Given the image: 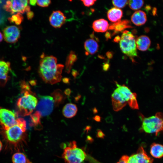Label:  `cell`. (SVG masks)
<instances>
[{
	"label": "cell",
	"mask_w": 163,
	"mask_h": 163,
	"mask_svg": "<svg viewBox=\"0 0 163 163\" xmlns=\"http://www.w3.org/2000/svg\"><path fill=\"white\" fill-rule=\"evenodd\" d=\"M63 65L57 64L56 58L53 56H46L43 53L40 56L38 73L46 83L54 84L59 82Z\"/></svg>",
	"instance_id": "1"
},
{
	"label": "cell",
	"mask_w": 163,
	"mask_h": 163,
	"mask_svg": "<svg viewBox=\"0 0 163 163\" xmlns=\"http://www.w3.org/2000/svg\"><path fill=\"white\" fill-rule=\"evenodd\" d=\"M86 156L85 152L77 147L74 141L70 142L64 148L62 155L65 163H82Z\"/></svg>",
	"instance_id": "2"
},
{
	"label": "cell",
	"mask_w": 163,
	"mask_h": 163,
	"mask_svg": "<svg viewBox=\"0 0 163 163\" xmlns=\"http://www.w3.org/2000/svg\"><path fill=\"white\" fill-rule=\"evenodd\" d=\"M30 91L24 92V95L17 101V105L19 113L21 115L26 116L30 114L37 104V98Z\"/></svg>",
	"instance_id": "3"
},
{
	"label": "cell",
	"mask_w": 163,
	"mask_h": 163,
	"mask_svg": "<svg viewBox=\"0 0 163 163\" xmlns=\"http://www.w3.org/2000/svg\"><path fill=\"white\" fill-rule=\"evenodd\" d=\"M142 128L145 133H155L157 135L159 132L163 130V114L157 113L155 116L148 117H143Z\"/></svg>",
	"instance_id": "4"
},
{
	"label": "cell",
	"mask_w": 163,
	"mask_h": 163,
	"mask_svg": "<svg viewBox=\"0 0 163 163\" xmlns=\"http://www.w3.org/2000/svg\"><path fill=\"white\" fill-rule=\"evenodd\" d=\"M120 46L122 52L129 57L132 58L137 56L136 39L130 32H123L120 37Z\"/></svg>",
	"instance_id": "5"
},
{
	"label": "cell",
	"mask_w": 163,
	"mask_h": 163,
	"mask_svg": "<svg viewBox=\"0 0 163 163\" xmlns=\"http://www.w3.org/2000/svg\"><path fill=\"white\" fill-rule=\"evenodd\" d=\"M36 107V111L41 116L49 115L53 110L54 101L53 98L50 96H40Z\"/></svg>",
	"instance_id": "6"
},
{
	"label": "cell",
	"mask_w": 163,
	"mask_h": 163,
	"mask_svg": "<svg viewBox=\"0 0 163 163\" xmlns=\"http://www.w3.org/2000/svg\"><path fill=\"white\" fill-rule=\"evenodd\" d=\"M29 1L8 0L4 6V8L7 11L13 14L15 12L23 13L30 11V7L28 5Z\"/></svg>",
	"instance_id": "7"
},
{
	"label": "cell",
	"mask_w": 163,
	"mask_h": 163,
	"mask_svg": "<svg viewBox=\"0 0 163 163\" xmlns=\"http://www.w3.org/2000/svg\"><path fill=\"white\" fill-rule=\"evenodd\" d=\"M112 106L116 111L121 110L126 106L130 99L128 95L116 88L111 95Z\"/></svg>",
	"instance_id": "8"
},
{
	"label": "cell",
	"mask_w": 163,
	"mask_h": 163,
	"mask_svg": "<svg viewBox=\"0 0 163 163\" xmlns=\"http://www.w3.org/2000/svg\"><path fill=\"white\" fill-rule=\"evenodd\" d=\"M15 114L13 111L5 109H0V123L4 130L16 123Z\"/></svg>",
	"instance_id": "9"
},
{
	"label": "cell",
	"mask_w": 163,
	"mask_h": 163,
	"mask_svg": "<svg viewBox=\"0 0 163 163\" xmlns=\"http://www.w3.org/2000/svg\"><path fill=\"white\" fill-rule=\"evenodd\" d=\"M5 130L7 139L13 143L18 142L21 140L26 131L17 124Z\"/></svg>",
	"instance_id": "10"
},
{
	"label": "cell",
	"mask_w": 163,
	"mask_h": 163,
	"mask_svg": "<svg viewBox=\"0 0 163 163\" xmlns=\"http://www.w3.org/2000/svg\"><path fill=\"white\" fill-rule=\"evenodd\" d=\"M153 159L149 156L143 148L139 147L137 153L129 157L127 163H152Z\"/></svg>",
	"instance_id": "11"
},
{
	"label": "cell",
	"mask_w": 163,
	"mask_h": 163,
	"mask_svg": "<svg viewBox=\"0 0 163 163\" xmlns=\"http://www.w3.org/2000/svg\"><path fill=\"white\" fill-rule=\"evenodd\" d=\"M4 38L8 43H13L16 42L19 38L20 31L19 28L14 25L6 27L3 31Z\"/></svg>",
	"instance_id": "12"
},
{
	"label": "cell",
	"mask_w": 163,
	"mask_h": 163,
	"mask_svg": "<svg viewBox=\"0 0 163 163\" xmlns=\"http://www.w3.org/2000/svg\"><path fill=\"white\" fill-rule=\"evenodd\" d=\"M66 17L64 13L59 10L53 11L49 18L50 25L55 28H60L65 23Z\"/></svg>",
	"instance_id": "13"
},
{
	"label": "cell",
	"mask_w": 163,
	"mask_h": 163,
	"mask_svg": "<svg viewBox=\"0 0 163 163\" xmlns=\"http://www.w3.org/2000/svg\"><path fill=\"white\" fill-rule=\"evenodd\" d=\"M11 70L9 62L0 60V86L4 85L7 82L9 78L8 73Z\"/></svg>",
	"instance_id": "14"
},
{
	"label": "cell",
	"mask_w": 163,
	"mask_h": 163,
	"mask_svg": "<svg viewBox=\"0 0 163 163\" xmlns=\"http://www.w3.org/2000/svg\"><path fill=\"white\" fill-rule=\"evenodd\" d=\"M146 13L143 11L138 10L135 11L132 15L131 17L132 22L138 26L144 24L147 21Z\"/></svg>",
	"instance_id": "15"
},
{
	"label": "cell",
	"mask_w": 163,
	"mask_h": 163,
	"mask_svg": "<svg viewBox=\"0 0 163 163\" xmlns=\"http://www.w3.org/2000/svg\"><path fill=\"white\" fill-rule=\"evenodd\" d=\"M151 40L148 36L142 35L138 37L136 40V48L141 51L147 50L150 46Z\"/></svg>",
	"instance_id": "16"
},
{
	"label": "cell",
	"mask_w": 163,
	"mask_h": 163,
	"mask_svg": "<svg viewBox=\"0 0 163 163\" xmlns=\"http://www.w3.org/2000/svg\"><path fill=\"white\" fill-rule=\"evenodd\" d=\"M130 21L127 20H120L115 22L109 27V29L114 30L113 34H115L117 32L123 31L126 28H132Z\"/></svg>",
	"instance_id": "17"
},
{
	"label": "cell",
	"mask_w": 163,
	"mask_h": 163,
	"mask_svg": "<svg viewBox=\"0 0 163 163\" xmlns=\"http://www.w3.org/2000/svg\"><path fill=\"white\" fill-rule=\"evenodd\" d=\"M84 47L86 53L93 55L98 51L99 45L96 41L92 38H90L85 40Z\"/></svg>",
	"instance_id": "18"
},
{
	"label": "cell",
	"mask_w": 163,
	"mask_h": 163,
	"mask_svg": "<svg viewBox=\"0 0 163 163\" xmlns=\"http://www.w3.org/2000/svg\"><path fill=\"white\" fill-rule=\"evenodd\" d=\"M107 21L103 19L96 20L92 24V27L94 30L97 32H104L109 28Z\"/></svg>",
	"instance_id": "19"
},
{
	"label": "cell",
	"mask_w": 163,
	"mask_h": 163,
	"mask_svg": "<svg viewBox=\"0 0 163 163\" xmlns=\"http://www.w3.org/2000/svg\"><path fill=\"white\" fill-rule=\"evenodd\" d=\"M123 14L122 11L120 8H113L108 11L107 16L110 21L116 22L120 20L122 17Z\"/></svg>",
	"instance_id": "20"
},
{
	"label": "cell",
	"mask_w": 163,
	"mask_h": 163,
	"mask_svg": "<svg viewBox=\"0 0 163 163\" xmlns=\"http://www.w3.org/2000/svg\"><path fill=\"white\" fill-rule=\"evenodd\" d=\"M77 110V107L76 105L72 103H68L63 107L62 113L66 117L71 118L75 115Z\"/></svg>",
	"instance_id": "21"
},
{
	"label": "cell",
	"mask_w": 163,
	"mask_h": 163,
	"mask_svg": "<svg viewBox=\"0 0 163 163\" xmlns=\"http://www.w3.org/2000/svg\"><path fill=\"white\" fill-rule=\"evenodd\" d=\"M150 152L151 155L155 158H162L163 157V145L153 143L150 146Z\"/></svg>",
	"instance_id": "22"
},
{
	"label": "cell",
	"mask_w": 163,
	"mask_h": 163,
	"mask_svg": "<svg viewBox=\"0 0 163 163\" xmlns=\"http://www.w3.org/2000/svg\"><path fill=\"white\" fill-rule=\"evenodd\" d=\"M77 59V56L75 52L73 51L70 52L66 58V71L69 73L74 63Z\"/></svg>",
	"instance_id": "23"
},
{
	"label": "cell",
	"mask_w": 163,
	"mask_h": 163,
	"mask_svg": "<svg viewBox=\"0 0 163 163\" xmlns=\"http://www.w3.org/2000/svg\"><path fill=\"white\" fill-rule=\"evenodd\" d=\"M41 115L37 111H36L33 114L30 115L28 117V120L30 126H34L36 128L41 129V123L40 122Z\"/></svg>",
	"instance_id": "24"
},
{
	"label": "cell",
	"mask_w": 163,
	"mask_h": 163,
	"mask_svg": "<svg viewBox=\"0 0 163 163\" xmlns=\"http://www.w3.org/2000/svg\"><path fill=\"white\" fill-rule=\"evenodd\" d=\"M13 163H32L23 153L18 152L15 153L12 156Z\"/></svg>",
	"instance_id": "25"
},
{
	"label": "cell",
	"mask_w": 163,
	"mask_h": 163,
	"mask_svg": "<svg viewBox=\"0 0 163 163\" xmlns=\"http://www.w3.org/2000/svg\"><path fill=\"white\" fill-rule=\"evenodd\" d=\"M129 8L133 10H136L141 8L143 6L144 2L141 0H130L128 1Z\"/></svg>",
	"instance_id": "26"
},
{
	"label": "cell",
	"mask_w": 163,
	"mask_h": 163,
	"mask_svg": "<svg viewBox=\"0 0 163 163\" xmlns=\"http://www.w3.org/2000/svg\"><path fill=\"white\" fill-rule=\"evenodd\" d=\"M51 95L54 99L55 104L57 105L63 101L64 99V96L61 90H56L54 91Z\"/></svg>",
	"instance_id": "27"
},
{
	"label": "cell",
	"mask_w": 163,
	"mask_h": 163,
	"mask_svg": "<svg viewBox=\"0 0 163 163\" xmlns=\"http://www.w3.org/2000/svg\"><path fill=\"white\" fill-rule=\"evenodd\" d=\"M23 19L22 15L20 13L13 15L11 17L9 18V21L12 23H14L17 25H19L21 23Z\"/></svg>",
	"instance_id": "28"
},
{
	"label": "cell",
	"mask_w": 163,
	"mask_h": 163,
	"mask_svg": "<svg viewBox=\"0 0 163 163\" xmlns=\"http://www.w3.org/2000/svg\"><path fill=\"white\" fill-rule=\"evenodd\" d=\"M113 5L117 8H122L124 7L128 3V0H113Z\"/></svg>",
	"instance_id": "29"
},
{
	"label": "cell",
	"mask_w": 163,
	"mask_h": 163,
	"mask_svg": "<svg viewBox=\"0 0 163 163\" xmlns=\"http://www.w3.org/2000/svg\"><path fill=\"white\" fill-rule=\"evenodd\" d=\"M51 3L50 0H38L37 1V4L42 7H48Z\"/></svg>",
	"instance_id": "30"
},
{
	"label": "cell",
	"mask_w": 163,
	"mask_h": 163,
	"mask_svg": "<svg viewBox=\"0 0 163 163\" xmlns=\"http://www.w3.org/2000/svg\"><path fill=\"white\" fill-rule=\"evenodd\" d=\"M129 157L127 155H123L119 161L117 163H127ZM93 162L94 163H101L94 159L93 160Z\"/></svg>",
	"instance_id": "31"
},
{
	"label": "cell",
	"mask_w": 163,
	"mask_h": 163,
	"mask_svg": "<svg viewBox=\"0 0 163 163\" xmlns=\"http://www.w3.org/2000/svg\"><path fill=\"white\" fill-rule=\"evenodd\" d=\"M82 1L84 5L85 6L89 7L93 5L95 2L96 1V0H81Z\"/></svg>",
	"instance_id": "32"
},
{
	"label": "cell",
	"mask_w": 163,
	"mask_h": 163,
	"mask_svg": "<svg viewBox=\"0 0 163 163\" xmlns=\"http://www.w3.org/2000/svg\"><path fill=\"white\" fill-rule=\"evenodd\" d=\"M34 13L31 11H29L27 13V16L28 20L31 19L34 16Z\"/></svg>",
	"instance_id": "33"
},
{
	"label": "cell",
	"mask_w": 163,
	"mask_h": 163,
	"mask_svg": "<svg viewBox=\"0 0 163 163\" xmlns=\"http://www.w3.org/2000/svg\"><path fill=\"white\" fill-rule=\"evenodd\" d=\"M110 65L108 63H104L103 66V69L104 71H107L109 68Z\"/></svg>",
	"instance_id": "34"
},
{
	"label": "cell",
	"mask_w": 163,
	"mask_h": 163,
	"mask_svg": "<svg viewBox=\"0 0 163 163\" xmlns=\"http://www.w3.org/2000/svg\"><path fill=\"white\" fill-rule=\"evenodd\" d=\"M106 56L108 59H111L113 57L112 53L110 52H108L106 53Z\"/></svg>",
	"instance_id": "35"
},
{
	"label": "cell",
	"mask_w": 163,
	"mask_h": 163,
	"mask_svg": "<svg viewBox=\"0 0 163 163\" xmlns=\"http://www.w3.org/2000/svg\"><path fill=\"white\" fill-rule=\"evenodd\" d=\"M37 0H30L29 1L30 4L33 6H35L37 4Z\"/></svg>",
	"instance_id": "36"
},
{
	"label": "cell",
	"mask_w": 163,
	"mask_h": 163,
	"mask_svg": "<svg viewBox=\"0 0 163 163\" xmlns=\"http://www.w3.org/2000/svg\"><path fill=\"white\" fill-rule=\"evenodd\" d=\"M120 37L119 36H117L113 40L114 42L117 43L120 42Z\"/></svg>",
	"instance_id": "37"
},
{
	"label": "cell",
	"mask_w": 163,
	"mask_h": 163,
	"mask_svg": "<svg viewBox=\"0 0 163 163\" xmlns=\"http://www.w3.org/2000/svg\"><path fill=\"white\" fill-rule=\"evenodd\" d=\"M105 36L107 39L110 38L111 36V34L110 33L107 32L105 35Z\"/></svg>",
	"instance_id": "38"
},
{
	"label": "cell",
	"mask_w": 163,
	"mask_h": 163,
	"mask_svg": "<svg viewBox=\"0 0 163 163\" xmlns=\"http://www.w3.org/2000/svg\"><path fill=\"white\" fill-rule=\"evenodd\" d=\"M94 119L95 120L97 121H100L101 120L100 117L98 115L94 117Z\"/></svg>",
	"instance_id": "39"
},
{
	"label": "cell",
	"mask_w": 163,
	"mask_h": 163,
	"mask_svg": "<svg viewBox=\"0 0 163 163\" xmlns=\"http://www.w3.org/2000/svg\"><path fill=\"white\" fill-rule=\"evenodd\" d=\"M3 39V35L0 32V42L2 41Z\"/></svg>",
	"instance_id": "40"
},
{
	"label": "cell",
	"mask_w": 163,
	"mask_h": 163,
	"mask_svg": "<svg viewBox=\"0 0 163 163\" xmlns=\"http://www.w3.org/2000/svg\"><path fill=\"white\" fill-rule=\"evenodd\" d=\"M2 144L1 141L0 140V152L2 150Z\"/></svg>",
	"instance_id": "41"
},
{
	"label": "cell",
	"mask_w": 163,
	"mask_h": 163,
	"mask_svg": "<svg viewBox=\"0 0 163 163\" xmlns=\"http://www.w3.org/2000/svg\"><path fill=\"white\" fill-rule=\"evenodd\" d=\"M93 111L94 112V113L97 112V110L96 108L94 109V110Z\"/></svg>",
	"instance_id": "42"
}]
</instances>
